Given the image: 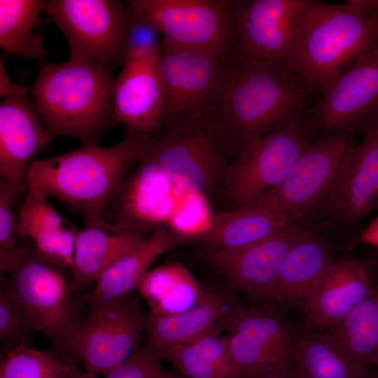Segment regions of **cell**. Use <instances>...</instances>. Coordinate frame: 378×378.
Wrapping results in <instances>:
<instances>
[{"label": "cell", "mask_w": 378, "mask_h": 378, "mask_svg": "<svg viewBox=\"0 0 378 378\" xmlns=\"http://www.w3.org/2000/svg\"><path fill=\"white\" fill-rule=\"evenodd\" d=\"M156 137L127 129L124 138L112 146H83L36 160L27 172L24 183L28 189L68 204L82 214L85 221L100 218L130 169L140 162Z\"/></svg>", "instance_id": "cell-1"}, {"label": "cell", "mask_w": 378, "mask_h": 378, "mask_svg": "<svg viewBox=\"0 0 378 378\" xmlns=\"http://www.w3.org/2000/svg\"><path fill=\"white\" fill-rule=\"evenodd\" d=\"M378 43V11L368 0H304L288 64L312 92L324 89Z\"/></svg>", "instance_id": "cell-2"}, {"label": "cell", "mask_w": 378, "mask_h": 378, "mask_svg": "<svg viewBox=\"0 0 378 378\" xmlns=\"http://www.w3.org/2000/svg\"><path fill=\"white\" fill-rule=\"evenodd\" d=\"M310 93L287 63L234 62L216 127L239 155L250 143L302 119Z\"/></svg>", "instance_id": "cell-3"}, {"label": "cell", "mask_w": 378, "mask_h": 378, "mask_svg": "<svg viewBox=\"0 0 378 378\" xmlns=\"http://www.w3.org/2000/svg\"><path fill=\"white\" fill-rule=\"evenodd\" d=\"M112 69L69 59L45 62L31 87L33 102L47 128L78 139L83 146L99 145L116 123Z\"/></svg>", "instance_id": "cell-4"}, {"label": "cell", "mask_w": 378, "mask_h": 378, "mask_svg": "<svg viewBox=\"0 0 378 378\" xmlns=\"http://www.w3.org/2000/svg\"><path fill=\"white\" fill-rule=\"evenodd\" d=\"M233 66L224 59L163 46L158 64L164 90L162 134L215 126Z\"/></svg>", "instance_id": "cell-5"}, {"label": "cell", "mask_w": 378, "mask_h": 378, "mask_svg": "<svg viewBox=\"0 0 378 378\" xmlns=\"http://www.w3.org/2000/svg\"><path fill=\"white\" fill-rule=\"evenodd\" d=\"M8 279L25 312L54 352L71 365L76 358L71 342L81 322V295L72 287L65 270L43 260L25 244Z\"/></svg>", "instance_id": "cell-6"}, {"label": "cell", "mask_w": 378, "mask_h": 378, "mask_svg": "<svg viewBox=\"0 0 378 378\" xmlns=\"http://www.w3.org/2000/svg\"><path fill=\"white\" fill-rule=\"evenodd\" d=\"M239 0H130L138 18L155 28L165 48L234 62Z\"/></svg>", "instance_id": "cell-7"}, {"label": "cell", "mask_w": 378, "mask_h": 378, "mask_svg": "<svg viewBox=\"0 0 378 378\" xmlns=\"http://www.w3.org/2000/svg\"><path fill=\"white\" fill-rule=\"evenodd\" d=\"M312 132L302 117L247 145L226 169L223 199L232 209L248 206L278 188L310 143Z\"/></svg>", "instance_id": "cell-8"}, {"label": "cell", "mask_w": 378, "mask_h": 378, "mask_svg": "<svg viewBox=\"0 0 378 378\" xmlns=\"http://www.w3.org/2000/svg\"><path fill=\"white\" fill-rule=\"evenodd\" d=\"M45 12L65 36L70 59L122 64L130 10L114 0H50Z\"/></svg>", "instance_id": "cell-9"}, {"label": "cell", "mask_w": 378, "mask_h": 378, "mask_svg": "<svg viewBox=\"0 0 378 378\" xmlns=\"http://www.w3.org/2000/svg\"><path fill=\"white\" fill-rule=\"evenodd\" d=\"M86 315L71 342L76 359L85 371L105 376L128 358L139 345L145 314L136 298L130 293L115 299L88 303Z\"/></svg>", "instance_id": "cell-10"}, {"label": "cell", "mask_w": 378, "mask_h": 378, "mask_svg": "<svg viewBox=\"0 0 378 378\" xmlns=\"http://www.w3.org/2000/svg\"><path fill=\"white\" fill-rule=\"evenodd\" d=\"M226 332L229 354L244 378H267L293 371L298 332L275 305L245 307Z\"/></svg>", "instance_id": "cell-11"}, {"label": "cell", "mask_w": 378, "mask_h": 378, "mask_svg": "<svg viewBox=\"0 0 378 378\" xmlns=\"http://www.w3.org/2000/svg\"><path fill=\"white\" fill-rule=\"evenodd\" d=\"M233 153L216 125L162 134L148 151L172 184L204 197L220 190Z\"/></svg>", "instance_id": "cell-12"}, {"label": "cell", "mask_w": 378, "mask_h": 378, "mask_svg": "<svg viewBox=\"0 0 378 378\" xmlns=\"http://www.w3.org/2000/svg\"><path fill=\"white\" fill-rule=\"evenodd\" d=\"M353 145L346 134H332L310 142L280 186L252 205L295 218L322 208Z\"/></svg>", "instance_id": "cell-13"}, {"label": "cell", "mask_w": 378, "mask_h": 378, "mask_svg": "<svg viewBox=\"0 0 378 378\" xmlns=\"http://www.w3.org/2000/svg\"><path fill=\"white\" fill-rule=\"evenodd\" d=\"M310 234L291 222L277 233L251 245L201 250L197 257L251 301L270 299L288 253Z\"/></svg>", "instance_id": "cell-14"}, {"label": "cell", "mask_w": 378, "mask_h": 378, "mask_svg": "<svg viewBox=\"0 0 378 378\" xmlns=\"http://www.w3.org/2000/svg\"><path fill=\"white\" fill-rule=\"evenodd\" d=\"M378 115V43L338 75L303 115L325 136L366 126Z\"/></svg>", "instance_id": "cell-15"}, {"label": "cell", "mask_w": 378, "mask_h": 378, "mask_svg": "<svg viewBox=\"0 0 378 378\" xmlns=\"http://www.w3.org/2000/svg\"><path fill=\"white\" fill-rule=\"evenodd\" d=\"M304 0H239L234 62L287 63Z\"/></svg>", "instance_id": "cell-16"}, {"label": "cell", "mask_w": 378, "mask_h": 378, "mask_svg": "<svg viewBox=\"0 0 378 378\" xmlns=\"http://www.w3.org/2000/svg\"><path fill=\"white\" fill-rule=\"evenodd\" d=\"M202 300L175 314H145L143 332L146 344L160 353L169 347L192 342L214 330L226 332L245 307L232 292L206 286Z\"/></svg>", "instance_id": "cell-17"}, {"label": "cell", "mask_w": 378, "mask_h": 378, "mask_svg": "<svg viewBox=\"0 0 378 378\" xmlns=\"http://www.w3.org/2000/svg\"><path fill=\"white\" fill-rule=\"evenodd\" d=\"M55 136L27 94L3 99L0 104V176L18 193L29 166Z\"/></svg>", "instance_id": "cell-18"}, {"label": "cell", "mask_w": 378, "mask_h": 378, "mask_svg": "<svg viewBox=\"0 0 378 378\" xmlns=\"http://www.w3.org/2000/svg\"><path fill=\"white\" fill-rule=\"evenodd\" d=\"M354 144L322 208L344 223H354L378 207V115Z\"/></svg>", "instance_id": "cell-19"}, {"label": "cell", "mask_w": 378, "mask_h": 378, "mask_svg": "<svg viewBox=\"0 0 378 378\" xmlns=\"http://www.w3.org/2000/svg\"><path fill=\"white\" fill-rule=\"evenodd\" d=\"M160 57H125L113 88L116 123L127 129L161 135L164 90Z\"/></svg>", "instance_id": "cell-20"}, {"label": "cell", "mask_w": 378, "mask_h": 378, "mask_svg": "<svg viewBox=\"0 0 378 378\" xmlns=\"http://www.w3.org/2000/svg\"><path fill=\"white\" fill-rule=\"evenodd\" d=\"M171 184L147 152L109 206L115 223L143 235L166 226L162 223L170 214Z\"/></svg>", "instance_id": "cell-21"}, {"label": "cell", "mask_w": 378, "mask_h": 378, "mask_svg": "<svg viewBox=\"0 0 378 378\" xmlns=\"http://www.w3.org/2000/svg\"><path fill=\"white\" fill-rule=\"evenodd\" d=\"M368 267L354 260L332 262L307 300V327L326 330L346 317L373 288Z\"/></svg>", "instance_id": "cell-22"}, {"label": "cell", "mask_w": 378, "mask_h": 378, "mask_svg": "<svg viewBox=\"0 0 378 378\" xmlns=\"http://www.w3.org/2000/svg\"><path fill=\"white\" fill-rule=\"evenodd\" d=\"M17 222L19 237L30 239L40 257L63 270H71L78 230L46 197L28 189Z\"/></svg>", "instance_id": "cell-23"}, {"label": "cell", "mask_w": 378, "mask_h": 378, "mask_svg": "<svg viewBox=\"0 0 378 378\" xmlns=\"http://www.w3.org/2000/svg\"><path fill=\"white\" fill-rule=\"evenodd\" d=\"M144 235L110 224L103 217L85 221L78 230L71 267V283L78 293L94 283L102 272L136 246Z\"/></svg>", "instance_id": "cell-24"}, {"label": "cell", "mask_w": 378, "mask_h": 378, "mask_svg": "<svg viewBox=\"0 0 378 378\" xmlns=\"http://www.w3.org/2000/svg\"><path fill=\"white\" fill-rule=\"evenodd\" d=\"M186 242L167 226L157 228L102 272L92 289L81 295L82 304L130 294L160 255Z\"/></svg>", "instance_id": "cell-25"}, {"label": "cell", "mask_w": 378, "mask_h": 378, "mask_svg": "<svg viewBox=\"0 0 378 378\" xmlns=\"http://www.w3.org/2000/svg\"><path fill=\"white\" fill-rule=\"evenodd\" d=\"M291 218L286 212L257 205L231 209L211 217L206 231L195 241L202 250L246 246L281 231Z\"/></svg>", "instance_id": "cell-26"}, {"label": "cell", "mask_w": 378, "mask_h": 378, "mask_svg": "<svg viewBox=\"0 0 378 378\" xmlns=\"http://www.w3.org/2000/svg\"><path fill=\"white\" fill-rule=\"evenodd\" d=\"M332 262L329 245L311 233L288 253L270 300L284 307L304 309Z\"/></svg>", "instance_id": "cell-27"}, {"label": "cell", "mask_w": 378, "mask_h": 378, "mask_svg": "<svg viewBox=\"0 0 378 378\" xmlns=\"http://www.w3.org/2000/svg\"><path fill=\"white\" fill-rule=\"evenodd\" d=\"M150 310L159 314H175L197 305L206 288L186 266L178 262L149 270L136 286Z\"/></svg>", "instance_id": "cell-28"}, {"label": "cell", "mask_w": 378, "mask_h": 378, "mask_svg": "<svg viewBox=\"0 0 378 378\" xmlns=\"http://www.w3.org/2000/svg\"><path fill=\"white\" fill-rule=\"evenodd\" d=\"M293 371L298 378H365L370 369L339 342L322 333L298 332Z\"/></svg>", "instance_id": "cell-29"}, {"label": "cell", "mask_w": 378, "mask_h": 378, "mask_svg": "<svg viewBox=\"0 0 378 378\" xmlns=\"http://www.w3.org/2000/svg\"><path fill=\"white\" fill-rule=\"evenodd\" d=\"M223 332L214 330L165 349L160 353L162 360L188 378H244L232 360Z\"/></svg>", "instance_id": "cell-30"}, {"label": "cell", "mask_w": 378, "mask_h": 378, "mask_svg": "<svg viewBox=\"0 0 378 378\" xmlns=\"http://www.w3.org/2000/svg\"><path fill=\"white\" fill-rule=\"evenodd\" d=\"M46 4L41 0H0V44L6 52L46 60L43 38L34 31Z\"/></svg>", "instance_id": "cell-31"}, {"label": "cell", "mask_w": 378, "mask_h": 378, "mask_svg": "<svg viewBox=\"0 0 378 378\" xmlns=\"http://www.w3.org/2000/svg\"><path fill=\"white\" fill-rule=\"evenodd\" d=\"M325 330L366 368L378 367V286L341 321Z\"/></svg>", "instance_id": "cell-32"}, {"label": "cell", "mask_w": 378, "mask_h": 378, "mask_svg": "<svg viewBox=\"0 0 378 378\" xmlns=\"http://www.w3.org/2000/svg\"><path fill=\"white\" fill-rule=\"evenodd\" d=\"M0 378H68L74 367L55 352L21 346L6 352Z\"/></svg>", "instance_id": "cell-33"}, {"label": "cell", "mask_w": 378, "mask_h": 378, "mask_svg": "<svg viewBox=\"0 0 378 378\" xmlns=\"http://www.w3.org/2000/svg\"><path fill=\"white\" fill-rule=\"evenodd\" d=\"M38 332L25 310L6 274H0V340L6 351L14 348L33 346Z\"/></svg>", "instance_id": "cell-34"}, {"label": "cell", "mask_w": 378, "mask_h": 378, "mask_svg": "<svg viewBox=\"0 0 378 378\" xmlns=\"http://www.w3.org/2000/svg\"><path fill=\"white\" fill-rule=\"evenodd\" d=\"M18 192L0 178V274H8L22 253L25 244L19 240L13 202Z\"/></svg>", "instance_id": "cell-35"}, {"label": "cell", "mask_w": 378, "mask_h": 378, "mask_svg": "<svg viewBox=\"0 0 378 378\" xmlns=\"http://www.w3.org/2000/svg\"><path fill=\"white\" fill-rule=\"evenodd\" d=\"M162 358L146 344L139 345L131 356L109 371L104 378H164Z\"/></svg>", "instance_id": "cell-36"}, {"label": "cell", "mask_w": 378, "mask_h": 378, "mask_svg": "<svg viewBox=\"0 0 378 378\" xmlns=\"http://www.w3.org/2000/svg\"><path fill=\"white\" fill-rule=\"evenodd\" d=\"M162 51V36L130 10L125 57H160Z\"/></svg>", "instance_id": "cell-37"}, {"label": "cell", "mask_w": 378, "mask_h": 378, "mask_svg": "<svg viewBox=\"0 0 378 378\" xmlns=\"http://www.w3.org/2000/svg\"><path fill=\"white\" fill-rule=\"evenodd\" d=\"M28 88L24 85H19L13 83L10 79L5 67L4 61L0 59V96L4 99L6 97L27 94Z\"/></svg>", "instance_id": "cell-38"}, {"label": "cell", "mask_w": 378, "mask_h": 378, "mask_svg": "<svg viewBox=\"0 0 378 378\" xmlns=\"http://www.w3.org/2000/svg\"><path fill=\"white\" fill-rule=\"evenodd\" d=\"M360 243L378 248V215L369 223L358 238Z\"/></svg>", "instance_id": "cell-39"}, {"label": "cell", "mask_w": 378, "mask_h": 378, "mask_svg": "<svg viewBox=\"0 0 378 378\" xmlns=\"http://www.w3.org/2000/svg\"><path fill=\"white\" fill-rule=\"evenodd\" d=\"M68 378H98V376L92 374L87 371H81L77 366H75Z\"/></svg>", "instance_id": "cell-40"}, {"label": "cell", "mask_w": 378, "mask_h": 378, "mask_svg": "<svg viewBox=\"0 0 378 378\" xmlns=\"http://www.w3.org/2000/svg\"><path fill=\"white\" fill-rule=\"evenodd\" d=\"M164 378H188L179 372L165 373Z\"/></svg>", "instance_id": "cell-41"}, {"label": "cell", "mask_w": 378, "mask_h": 378, "mask_svg": "<svg viewBox=\"0 0 378 378\" xmlns=\"http://www.w3.org/2000/svg\"><path fill=\"white\" fill-rule=\"evenodd\" d=\"M267 378H298L294 371L283 375L276 376V377H267Z\"/></svg>", "instance_id": "cell-42"}, {"label": "cell", "mask_w": 378, "mask_h": 378, "mask_svg": "<svg viewBox=\"0 0 378 378\" xmlns=\"http://www.w3.org/2000/svg\"><path fill=\"white\" fill-rule=\"evenodd\" d=\"M369 4L378 11V0H368Z\"/></svg>", "instance_id": "cell-43"}, {"label": "cell", "mask_w": 378, "mask_h": 378, "mask_svg": "<svg viewBox=\"0 0 378 378\" xmlns=\"http://www.w3.org/2000/svg\"><path fill=\"white\" fill-rule=\"evenodd\" d=\"M365 378H378V376H373L370 374L369 376L365 377Z\"/></svg>", "instance_id": "cell-44"}]
</instances>
